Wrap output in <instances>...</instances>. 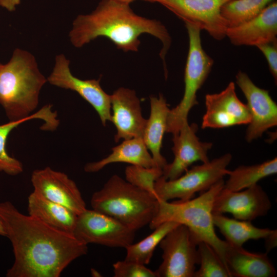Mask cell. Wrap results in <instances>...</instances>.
<instances>
[{
	"label": "cell",
	"mask_w": 277,
	"mask_h": 277,
	"mask_svg": "<svg viewBox=\"0 0 277 277\" xmlns=\"http://www.w3.org/2000/svg\"><path fill=\"white\" fill-rule=\"evenodd\" d=\"M0 218L14 256L7 277H59L74 260L87 254V244L58 230L10 201L0 202Z\"/></svg>",
	"instance_id": "1"
},
{
	"label": "cell",
	"mask_w": 277,
	"mask_h": 277,
	"mask_svg": "<svg viewBox=\"0 0 277 277\" xmlns=\"http://www.w3.org/2000/svg\"><path fill=\"white\" fill-rule=\"evenodd\" d=\"M150 34L162 44L160 52L165 75L167 69L165 57L172 39L160 21L136 14L130 5L114 0H101L91 13L80 14L72 23L69 37L75 48H82L99 37L110 39L124 52H136L141 44L139 37Z\"/></svg>",
	"instance_id": "2"
},
{
	"label": "cell",
	"mask_w": 277,
	"mask_h": 277,
	"mask_svg": "<svg viewBox=\"0 0 277 277\" xmlns=\"http://www.w3.org/2000/svg\"><path fill=\"white\" fill-rule=\"evenodd\" d=\"M47 82L35 56L27 50L15 49L9 61L0 66V104L9 121L32 114Z\"/></svg>",
	"instance_id": "3"
},
{
	"label": "cell",
	"mask_w": 277,
	"mask_h": 277,
	"mask_svg": "<svg viewBox=\"0 0 277 277\" xmlns=\"http://www.w3.org/2000/svg\"><path fill=\"white\" fill-rule=\"evenodd\" d=\"M224 182L223 179L220 180L197 197L190 200L171 202L157 200L156 212L149 224L150 228L153 230L168 221L184 225L200 242L210 245L226 265L225 258L229 244L217 236L212 220L213 203Z\"/></svg>",
	"instance_id": "4"
},
{
	"label": "cell",
	"mask_w": 277,
	"mask_h": 277,
	"mask_svg": "<svg viewBox=\"0 0 277 277\" xmlns=\"http://www.w3.org/2000/svg\"><path fill=\"white\" fill-rule=\"evenodd\" d=\"M92 208L136 231L152 221L157 200L117 175H113L91 196Z\"/></svg>",
	"instance_id": "5"
},
{
	"label": "cell",
	"mask_w": 277,
	"mask_h": 277,
	"mask_svg": "<svg viewBox=\"0 0 277 277\" xmlns=\"http://www.w3.org/2000/svg\"><path fill=\"white\" fill-rule=\"evenodd\" d=\"M189 48L184 72V92L180 103L170 109L167 120L166 132L178 133L188 122L190 110L198 104L197 92L207 80L213 65V60L204 50L201 38V30L185 23Z\"/></svg>",
	"instance_id": "6"
},
{
	"label": "cell",
	"mask_w": 277,
	"mask_h": 277,
	"mask_svg": "<svg viewBox=\"0 0 277 277\" xmlns=\"http://www.w3.org/2000/svg\"><path fill=\"white\" fill-rule=\"evenodd\" d=\"M232 160L230 153L193 166L184 175L168 180L162 175L155 182L154 191L157 200L169 201L177 199L180 201L190 200L198 192H204L228 175L227 169Z\"/></svg>",
	"instance_id": "7"
},
{
	"label": "cell",
	"mask_w": 277,
	"mask_h": 277,
	"mask_svg": "<svg viewBox=\"0 0 277 277\" xmlns=\"http://www.w3.org/2000/svg\"><path fill=\"white\" fill-rule=\"evenodd\" d=\"M200 241L186 226L179 224L159 244L162 262L155 270L156 277H193L199 263Z\"/></svg>",
	"instance_id": "8"
},
{
	"label": "cell",
	"mask_w": 277,
	"mask_h": 277,
	"mask_svg": "<svg viewBox=\"0 0 277 277\" xmlns=\"http://www.w3.org/2000/svg\"><path fill=\"white\" fill-rule=\"evenodd\" d=\"M135 232L107 214L86 209L77 215L73 235L87 245L125 248L133 243Z\"/></svg>",
	"instance_id": "9"
},
{
	"label": "cell",
	"mask_w": 277,
	"mask_h": 277,
	"mask_svg": "<svg viewBox=\"0 0 277 277\" xmlns=\"http://www.w3.org/2000/svg\"><path fill=\"white\" fill-rule=\"evenodd\" d=\"M164 6L185 24L205 30L212 38L220 41L226 37L228 27L221 14V8L231 0H142Z\"/></svg>",
	"instance_id": "10"
},
{
	"label": "cell",
	"mask_w": 277,
	"mask_h": 277,
	"mask_svg": "<svg viewBox=\"0 0 277 277\" xmlns=\"http://www.w3.org/2000/svg\"><path fill=\"white\" fill-rule=\"evenodd\" d=\"M51 85L77 93L89 103L98 114L105 126L111 121V97L100 85L98 80H82L74 76L70 69V61L64 54L55 56L52 71L47 78Z\"/></svg>",
	"instance_id": "11"
},
{
	"label": "cell",
	"mask_w": 277,
	"mask_h": 277,
	"mask_svg": "<svg viewBox=\"0 0 277 277\" xmlns=\"http://www.w3.org/2000/svg\"><path fill=\"white\" fill-rule=\"evenodd\" d=\"M235 78L247 102L250 121L246 131L245 139L250 143L277 125V105L269 91L255 85L246 73L238 71Z\"/></svg>",
	"instance_id": "12"
},
{
	"label": "cell",
	"mask_w": 277,
	"mask_h": 277,
	"mask_svg": "<svg viewBox=\"0 0 277 277\" xmlns=\"http://www.w3.org/2000/svg\"><path fill=\"white\" fill-rule=\"evenodd\" d=\"M271 206L267 194L258 184L236 191L223 187L215 197L212 213H229L235 219L251 222L266 215Z\"/></svg>",
	"instance_id": "13"
},
{
	"label": "cell",
	"mask_w": 277,
	"mask_h": 277,
	"mask_svg": "<svg viewBox=\"0 0 277 277\" xmlns=\"http://www.w3.org/2000/svg\"><path fill=\"white\" fill-rule=\"evenodd\" d=\"M31 181L34 192L67 208L77 215L87 209L76 184L65 173L47 167L34 170Z\"/></svg>",
	"instance_id": "14"
},
{
	"label": "cell",
	"mask_w": 277,
	"mask_h": 277,
	"mask_svg": "<svg viewBox=\"0 0 277 277\" xmlns=\"http://www.w3.org/2000/svg\"><path fill=\"white\" fill-rule=\"evenodd\" d=\"M205 106L206 111L202 123L203 129L248 125L250 121L247 105L238 97L235 86L232 82L219 93L206 94Z\"/></svg>",
	"instance_id": "15"
},
{
	"label": "cell",
	"mask_w": 277,
	"mask_h": 277,
	"mask_svg": "<svg viewBox=\"0 0 277 277\" xmlns=\"http://www.w3.org/2000/svg\"><path fill=\"white\" fill-rule=\"evenodd\" d=\"M197 129V125H189L187 122L177 134L173 135L172 150L174 159L163 169L162 176L165 179L172 180L177 178L194 162L200 161L205 163L210 161L208 152L213 144L201 141L196 134Z\"/></svg>",
	"instance_id": "16"
},
{
	"label": "cell",
	"mask_w": 277,
	"mask_h": 277,
	"mask_svg": "<svg viewBox=\"0 0 277 277\" xmlns=\"http://www.w3.org/2000/svg\"><path fill=\"white\" fill-rule=\"evenodd\" d=\"M110 97L111 122L116 129L115 142L142 138L147 120L142 116L140 101L135 91L121 87Z\"/></svg>",
	"instance_id": "17"
},
{
	"label": "cell",
	"mask_w": 277,
	"mask_h": 277,
	"mask_svg": "<svg viewBox=\"0 0 277 277\" xmlns=\"http://www.w3.org/2000/svg\"><path fill=\"white\" fill-rule=\"evenodd\" d=\"M277 3L269 4L255 17L238 25L229 27L226 32L235 46H254L277 39Z\"/></svg>",
	"instance_id": "18"
},
{
	"label": "cell",
	"mask_w": 277,
	"mask_h": 277,
	"mask_svg": "<svg viewBox=\"0 0 277 277\" xmlns=\"http://www.w3.org/2000/svg\"><path fill=\"white\" fill-rule=\"evenodd\" d=\"M225 261L231 277H274L276 274L267 253L251 252L229 244Z\"/></svg>",
	"instance_id": "19"
},
{
	"label": "cell",
	"mask_w": 277,
	"mask_h": 277,
	"mask_svg": "<svg viewBox=\"0 0 277 277\" xmlns=\"http://www.w3.org/2000/svg\"><path fill=\"white\" fill-rule=\"evenodd\" d=\"M150 113L147 120L142 138L155 163L163 170L167 164L161 153L163 139L166 132L167 120L170 109L164 96L150 97Z\"/></svg>",
	"instance_id": "20"
},
{
	"label": "cell",
	"mask_w": 277,
	"mask_h": 277,
	"mask_svg": "<svg viewBox=\"0 0 277 277\" xmlns=\"http://www.w3.org/2000/svg\"><path fill=\"white\" fill-rule=\"evenodd\" d=\"M57 113L52 110V105H46L27 118L0 125V172L10 175H16L23 171L22 163L11 156L6 150V143L10 132L21 124L32 119H41L44 122L41 128L44 130H55L60 121Z\"/></svg>",
	"instance_id": "21"
},
{
	"label": "cell",
	"mask_w": 277,
	"mask_h": 277,
	"mask_svg": "<svg viewBox=\"0 0 277 277\" xmlns=\"http://www.w3.org/2000/svg\"><path fill=\"white\" fill-rule=\"evenodd\" d=\"M28 211L49 226L73 235L78 215L67 208L33 191L28 197Z\"/></svg>",
	"instance_id": "22"
},
{
	"label": "cell",
	"mask_w": 277,
	"mask_h": 277,
	"mask_svg": "<svg viewBox=\"0 0 277 277\" xmlns=\"http://www.w3.org/2000/svg\"><path fill=\"white\" fill-rule=\"evenodd\" d=\"M115 163H126L148 168L156 167L143 138L137 137L125 140L113 147L111 153L106 157L87 164L84 170L87 172H95L107 165Z\"/></svg>",
	"instance_id": "23"
},
{
	"label": "cell",
	"mask_w": 277,
	"mask_h": 277,
	"mask_svg": "<svg viewBox=\"0 0 277 277\" xmlns=\"http://www.w3.org/2000/svg\"><path fill=\"white\" fill-rule=\"evenodd\" d=\"M214 226L225 238L226 241L231 246L243 247L250 240L266 239L276 230L255 227L251 222L231 219L223 214H212Z\"/></svg>",
	"instance_id": "24"
},
{
	"label": "cell",
	"mask_w": 277,
	"mask_h": 277,
	"mask_svg": "<svg viewBox=\"0 0 277 277\" xmlns=\"http://www.w3.org/2000/svg\"><path fill=\"white\" fill-rule=\"evenodd\" d=\"M277 173V159L274 157L260 164L242 165L229 171L224 188L240 191L258 184L261 180Z\"/></svg>",
	"instance_id": "25"
},
{
	"label": "cell",
	"mask_w": 277,
	"mask_h": 277,
	"mask_svg": "<svg viewBox=\"0 0 277 277\" xmlns=\"http://www.w3.org/2000/svg\"><path fill=\"white\" fill-rule=\"evenodd\" d=\"M180 224L168 221L164 222L153 229V231L141 241L128 245L125 248L124 260L143 265L148 264L156 247L165 236Z\"/></svg>",
	"instance_id": "26"
},
{
	"label": "cell",
	"mask_w": 277,
	"mask_h": 277,
	"mask_svg": "<svg viewBox=\"0 0 277 277\" xmlns=\"http://www.w3.org/2000/svg\"><path fill=\"white\" fill-rule=\"evenodd\" d=\"M275 0H231L221 8V14L228 26L233 27L259 14Z\"/></svg>",
	"instance_id": "27"
},
{
	"label": "cell",
	"mask_w": 277,
	"mask_h": 277,
	"mask_svg": "<svg viewBox=\"0 0 277 277\" xmlns=\"http://www.w3.org/2000/svg\"><path fill=\"white\" fill-rule=\"evenodd\" d=\"M197 250L200 266L193 277H231L226 266L210 245L200 242Z\"/></svg>",
	"instance_id": "28"
},
{
	"label": "cell",
	"mask_w": 277,
	"mask_h": 277,
	"mask_svg": "<svg viewBox=\"0 0 277 277\" xmlns=\"http://www.w3.org/2000/svg\"><path fill=\"white\" fill-rule=\"evenodd\" d=\"M125 173L127 182L156 197L154 184L163 174L162 169L156 167L148 168L130 165L126 168Z\"/></svg>",
	"instance_id": "29"
},
{
	"label": "cell",
	"mask_w": 277,
	"mask_h": 277,
	"mask_svg": "<svg viewBox=\"0 0 277 277\" xmlns=\"http://www.w3.org/2000/svg\"><path fill=\"white\" fill-rule=\"evenodd\" d=\"M114 277H156L155 272L145 265L125 260L113 264Z\"/></svg>",
	"instance_id": "30"
},
{
	"label": "cell",
	"mask_w": 277,
	"mask_h": 277,
	"mask_svg": "<svg viewBox=\"0 0 277 277\" xmlns=\"http://www.w3.org/2000/svg\"><path fill=\"white\" fill-rule=\"evenodd\" d=\"M265 56L271 74L277 81V39L256 46Z\"/></svg>",
	"instance_id": "31"
},
{
	"label": "cell",
	"mask_w": 277,
	"mask_h": 277,
	"mask_svg": "<svg viewBox=\"0 0 277 277\" xmlns=\"http://www.w3.org/2000/svg\"><path fill=\"white\" fill-rule=\"evenodd\" d=\"M21 0H0V6L9 12L16 10Z\"/></svg>",
	"instance_id": "32"
},
{
	"label": "cell",
	"mask_w": 277,
	"mask_h": 277,
	"mask_svg": "<svg viewBox=\"0 0 277 277\" xmlns=\"http://www.w3.org/2000/svg\"><path fill=\"white\" fill-rule=\"evenodd\" d=\"M277 231L276 230L265 240V247L266 252L270 251L272 248L276 246Z\"/></svg>",
	"instance_id": "33"
},
{
	"label": "cell",
	"mask_w": 277,
	"mask_h": 277,
	"mask_svg": "<svg viewBox=\"0 0 277 277\" xmlns=\"http://www.w3.org/2000/svg\"><path fill=\"white\" fill-rule=\"evenodd\" d=\"M0 235L6 236V233L3 226V222L0 218Z\"/></svg>",
	"instance_id": "34"
},
{
	"label": "cell",
	"mask_w": 277,
	"mask_h": 277,
	"mask_svg": "<svg viewBox=\"0 0 277 277\" xmlns=\"http://www.w3.org/2000/svg\"><path fill=\"white\" fill-rule=\"evenodd\" d=\"M114 1L130 5L131 3L133 2L134 1L136 0H114Z\"/></svg>",
	"instance_id": "35"
},
{
	"label": "cell",
	"mask_w": 277,
	"mask_h": 277,
	"mask_svg": "<svg viewBox=\"0 0 277 277\" xmlns=\"http://www.w3.org/2000/svg\"><path fill=\"white\" fill-rule=\"evenodd\" d=\"M1 64H2L0 63V66H1Z\"/></svg>",
	"instance_id": "36"
}]
</instances>
